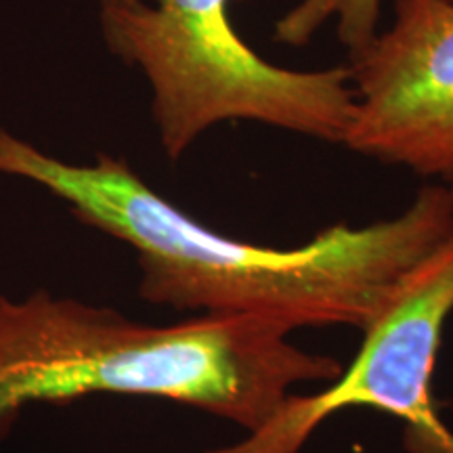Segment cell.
Here are the masks:
<instances>
[{"mask_svg": "<svg viewBox=\"0 0 453 453\" xmlns=\"http://www.w3.org/2000/svg\"><path fill=\"white\" fill-rule=\"evenodd\" d=\"M380 9L382 0H296L277 19L273 38L300 49L307 47L321 27L334 24L338 41L355 57L364 53L380 32Z\"/></svg>", "mask_w": 453, "mask_h": 453, "instance_id": "6", "label": "cell"}, {"mask_svg": "<svg viewBox=\"0 0 453 453\" xmlns=\"http://www.w3.org/2000/svg\"><path fill=\"white\" fill-rule=\"evenodd\" d=\"M0 174L44 187L84 225L128 243L139 296L177 313L257 317L296 332H364L401 280L453 234L449 187H420L396 217L332 225L296 248L219 234L151 189L120 157L70 164L0 128Z\"/></svg>", "mask_w": 453, "mask_h": 453, "instance_id": "1", "label": "cell"}, {"mask_svg": "<svg viewBox=\"0 0 453 453\" xmlns=\"http://www.w3.org/2000/svg\"><path fill=\"white\" fill-rule=\"evenodd\" d=\"M342 145L424 179L453 180V0H395V19L349 61Z\"/></svg>", "mask_w": 453, "mask_h": 453, "instance_id": "5", "label": "cell"}, {"mask_svg": "<svg viewBox=\"0 0 453 453\" xmlns=\"http://www.w3.org/2000/svg\"><path fill=\"white\" fill-rule=\"evenodd\" d=\"M447 187H449V191H451V197H453V180H451V183H447Z\"/></svg>", "mask_w": 453, "mask_h": 453, "instance_id": "8", "label": "cell"}, {"mask_svg": "<svg viewBox=\"0 0 453 453\" xmlns=\"http://www.w3.org/2000/svg\"><path fill=\"white\" fill-rule=\"evenodd\" d=\"M288 336L257 317L151 326L47 290L19 300L0 294V439L26 407L88 395L151 396L252 433L298 387L342 372L334 357Z\"/></svg>", "mask_w": 453, "mask_h": 453, "instance_id": "2", "label": "cell"}, {"mask_svg": "<svg viewBox=\"0 0 453 453\" xmlns=\"http://www.w3.org/2000/svg\"><path fill=\"white\" fill-rule=\"evenodd\" d=\"M453 313V234L401 280L336 380L292 393L263 426L206 453H300L340 411L370 407L403 426L407 453H453L433 399V373Z\"/></svg>", "mask_w": 453, "mask_h": 453, "instance_id": "4", "label": "cell"}, {"mask_svg": "<svg viewBox=\"0 0 453 453\" xmlns=\"http://www.w3.org/2000/svg\"><path fill=\"white\" fill-rule=\"evenodd\" d=\"M101 3H130V0H101Z\"/></svg>", "mask_w": 453, "mask_h": 453, "instance_id": "7", "label": "cell"}, {"mask_svg": "<svg viewBox=\"0 0 453 453\" xmlns=\"http://www.w3.org/2000/svg\"><path fill=\"white\" fill-rule=\"evenodd\" d=\"M243 0L101 4L107 47L139 67L170 160L220 122L246 120L342 145L355 95L347 65L290 70L263 59L229 19Z\"/></svg>", "mask_w": 453, "mask_h": 453, "instance_id": "3", "label": "cell"}]
</instances>
